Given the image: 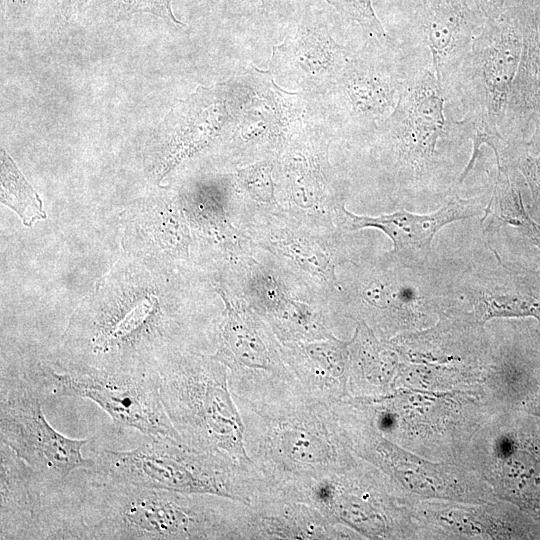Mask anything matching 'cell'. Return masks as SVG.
I'll use <instances>...</instances> for the list:
<instances>
[{"label": "cell", "instance_id": "cell-1", "mask_svg": "<svg viewBox=\"0 0 540 540\" xmlns=\"http://www.w3.org/2000/svg\"><path fill=\"white\" fill-rule=\"evenodd\" d=\"M81 539H243L248 505L209 494H186L88 479L79 488Z\"/></svg>", "mask_w": 540, "mask_h": 540}, {"label": "cell", "instance_id": "cell-2", "mask_svg": "<svg viewBox=\"0 0 540 540\" xmlns=\"http://www.w3.org/2000/svg\"><path fill=\"white\" fill-rule=\"evenodd\" d=\"M246 450L276 499L309 481L344 471L357 461L341 434L331 404L311 399L280 408H239Z\"/></svg>", "mask_w": 540, "mask_h": 540}, {"label": "cell", "instance_id": "cell-3", "mask_svg": "<svg viewBox=\"0 0 540 540\" xmlns=\"http://www.w3.org/2000/svg\"><path fill=\"white\" fill-rule=\"evenodd\" d=\"M92 458L94 464L84 475L95 481L216 495L247 505L273 498L258 468L243 467L170 437H148L131 450L102 449Z\"/></svg>", "mask_w": 540, "mask_h": 540}, {"label": "cell", "instance_id": "cell-4", "mask_svg": "<svg viewBox=\"0 0 540 540\" xmlns=\"http://www.w3.org/2000/svg\"><path fill=\"white\" fill-rule=\"evenodd\" d=\"M157 372L162 404L185 444L257 468L246 450L245 426L225 364L214 356L176 350Z\"/></svg>", "mask_w": 540, "mask_h": 540}, {"label": "cell", "instance_id": "cell-5", "mask_svg": "<svg viewBox=\"0 0 540 540\" xmlns=\"http://www.w3.org/2000/svg\"><path fill=\"white\" fill-rule=\"evenodd\" d=\"M448 97L430 63H414L396 106L373 137L400 182L423 187L447 163L444 143L459 146L471 138V122L447 116Z\"/></svg>", "mask_w": 540, "mask_h": 540}, {"label": "cell", "instance_id": "cell-6", "mask_svg": "<svg viewBox=\"0 0 540 540\" xmlns=\"http://www.w3.org/2000/svg\"><path fill=\"white\" fill-rule=\"evenodd\" d=\"M23 377L43 400L75 397L96 403L115 425L135 429L147 437L182 441L162 404L157 371L124 372L68 364L39 362Z\"/></svg>", "mask_w": 540, "mask_h": 540}, {"label": "cell", "instance_id": "cell-7", "mask_svg": "<svg viewBox=\"0 0 540 540\" xmlns=\"http://www.w3.org/2000/svg\"><path fill=\"white\" fill-rule=\"evenodd\" d=\"M414 61L389 36L369 37L352 52L334 84L318 99L331 129L373 137L393 112Z\"/></svg>", "mask_w": 540, "mask_h": 540}, {"label": "cell", "instance_id": "cell-8", "mask_svg": "<svg viewBox=\"0 0 540 540\" xmlns=\"http://www.w3.org/2000/svg\"><path fill=\"white\" fill-rule=\"evenodd\" d=\"M522 50L518 6L486 20L458 69L445 85L448 103L457 101L463 117L501 131Z\"/></svg>", "mask_w": 540, "mask_h": 540}, {"label": "cell", "instance_id": "cell-9", "mask_svg": "<svg viewBox=\"0 0 540 540\" xmlns=\"http://www.w3.org/2000/svg\"><path fill=\"white\" fill-rule=\"evenodd\" d=\"M396 485L378 468L358 458L350 468L309 481L291 501L306 503L362 538L407 535L410 518Z\"/></svg>", "mask_w": 540, "mask_h": 540}, {"label": "cell", "instance_id": "cell-10", "mask_svg": "<svg viewBox=\"0 0 540 540\" xmlns=\"http://www.w3.org/2000/svg\"><path fill=\"white\" fill-rule=\"evenodd\" d=\"M219 293L226 304V317L213 356L229 370L230 389L238 407L278 408L311 399L260 324Z\"/></svg>", "mask_w": 540, "mask_h": 540}, {"label": "cell", "instance_id": "cell-11", "mask_svg": "<svg viewBox=\"0 0 540 540\" xmlns=\"http://www.w3.org/2000/svg\"><path fill=\"white\" fill-rule=\"evenodd\" d=\"M79 489L52 482L0 442V539H80Z\"/></svg>", "mask_w": 540, "mask_h": 540}, {"label": "cell", "instance_id": "cell-12", "mask_svg": "<svg viewBox=\"0 0 540 540\" xmlns=\"http://www.w3.org/2000/svg\"><path fill=\"white\" fill-rule=\"evenodd\" d=\"M0 386V442L52 482L92 468L93 458L81 453L90 438H69L53 428L42 411L43 398L23 376L2 375Z\"/></svg>", "mask_w": 540, "mask_h": 540}, {"label": "cell", "instance_id": "cell-13", "mask_svg": "<svg viewBox=\"0 0 540 540\" xmlns=\"http://www.w3.org/2000/svg\"><path fill=\"white\" fill-rule=\"evenodd\" d=\"M340 431L353 454L382 471L402 491L427 497L459 501H485V495L471 491L469 479L454 468L426 463L404 451L378 432L360 413L348 406L336 412ZM478 489V488H475Z\"/></svg>", "mask_w": 540, "mask_h": 540}, {"label": "cell", "instance_id": "cell-14", "mask_svg": "<svg viewBox=\"0 0 540 540\" xmlns=\"http://www.w3.org/2000/svg\"><path fill=\"white\" fill-rule=\"evenodd\" d=\"M484 438L482 473L497 496L540 519V418L508 409Z\"/></svg>", "mask_w": 540, "mask_h": 540}, {"label": "cell", "instance_id": "cell-15", "mask_svg": "<svg viewBox=\"0 0 540 540\" xmlns=\"http://www.w3.org/2000/svg\"><path fill=\"white\" fill-rule=\"evenodd\" d=\"M243 96L244 83L238 75L211 87L199 86L178 101L159 125L168 169L214 141L230 137Z\"/></svg>", "mask_w": 540, "mask_h": 540}, {"label": "cell", "instance_id": "cell-16", "mask_svg": "<svg viewBox=\"0 0 540 540\" xmlns=\"http://www.w3.org/2000/svg\"><path fill=\"white\" fill-rule=\"evenodd\" d=\"M351 54L325 24L306 19L294 34L272 48L268 71L274 79L319 99L334 84Z\"/></svg>", "mask_w": 540, "mask_h": 540}, {"label": "cell", "instance_id": "cell-17", "mask_svg": "<svg viewBox=\"0 0 540 540\" xmlns=\"http://www.w3.org/2000/svg\"><path fill=\"white\" fill-rule=\"evenodd\" d=\"M418 15L421 40L444 88L469 51L481 21L466 0H422Z\"/></svg>", "mask_w": 540, "mask_h": 540}, {"label": "cell", "instance_id": "cell-18", "mask_svg": "<svg viewBox=\"0 0 540 540\" xmlns=\"http://www.w3.org/2000/svg\"><path fill=\"white\" fill-rule=\"evenodd\" d=\"M480 204L475 200L463 199L454 194L437 211L430 214H414L399 210L389 215L378 217L356 216L340 207L342 225L348 230L374 227L382 230L394 244L399 254H425L434 235L445 225L476 215Z\"/></svg>", "mask_w": 540, "mask_h": 540}, {"label": "cell", "instance_id": "cell-19", "mask_svg": "<svg viewBox=\"0 0 540 540\" xmlns=\"http://www.w3.org/2000/svg\"><path fill=\"white\" fill-rule=\"evenodd\" d=\"M281 353L312 400L333 404L349 396L350 341L329 336L322 341L288 345Z\"/></svg>", "mask_w": 540, "mask_h": 540}, {"label": "cell", "instance_id": "cell-20", "mask_svg": "<svg viewBox=\"0 0 540 540\" xmlns=\"http://www.w3.org/2000/svg\"><path fill=\"white\" fill-rule=\"evenodd\" d=\"M353 531L302 502L273 499L248 505L243 539H345Z\"/></svg>", "mask_w": 540, "mask_h": 540}, {"label": "cell", "instance_id": "cell-21", "mask_svg": "<svg viewBox=\"0 0 540 540\" xmlns=\"http://www.w3.org/2000/svg\"><path fill=\"white\" fill-rule=\"evenodd\" d=\"M517 6L522 50L501 127L512 142L524 141L527 120L540 105V0H521Z\"/></svg>", "mask_w": 540, "mask_h": 540}, {"label": "cell", "instance_id": "cell-22", "mask_svg": "<svg viewBox=\"0 0 540 540\" xmlns=\"http://www.w3.org/2000/svg\"><path fill=\"white\" fill-rule=\"evenodd\" d=\"M470 288L471 321L483 325L491 318H534L540 326V276L511 275L505 282Z\"/></svg>", "mask_w": 540, "mask_h": 540}, {"label": "cell", "instance_id": "cell-23", "mask_svg": "<svg viewBox=\"0 0 540 540\" xmlns=\"http://www.w3.org/2000/svg\"><path fill=\"white\" fill-rule=\"evenodd\" d=\"M516 177L514 171L509 169L497 170L486 215L492 214L501 222L514 227L540 256V223L526 210Z\"/></svg>", "mask_w": 540, "mask_h": 540}, {"label": "cell", "instance_id": "cell-24", "mask_svg": "<svg viewBox=\"0 0 540 540\" xmlns=\"http://www.w3.org/2000/svg\"><path fill=\"white\" fill-rule=\"evenodd\" d=\"M1 202L14 210L26 226L46 218L37 192L4 149H1Z\"/></svg>", "mask_w": 540, "mask_h": 540}, {"label": "cell", "instance_id": "cell-25", "mask_svg": "<svg viewBox=\"0 0 540 540\" xmlns=\"http://www.w3.org/2000/svg\"><path fill=\"white\" fill-rule=\"evenodd\" d=\"M506 165L513 166L525 180L531 195L530 211L540 220V154L530 153L522 142H511Z\"/></svg>", "mask_w": 540, "mask_h": 540}, {"label": "cell", "instance_id": "cell-26", "mask_svg": "<svg viewBox=\"0 0 540 540\" xmlns=\"http://www.w3.org/2000/svg\"><path fill=\"white\" fill-rule=\"evenodd\" d=\"M278 248L291 257L302 269L326 279L339 288L334 265L320 248L303 242H278Z\"/></svg>", "mask_w": 540, "mask_h": 540}, {"label": "cell", "instance_id": "cell-27", "mask_svg": "<svg viewBox=\"0 0 540 540\" xmlns=\"http://www.w3.org/2000/svg\"><path fill=\"white\" fill-rule=\"evenodd\" d=\"M273 165L269 161L247 166L237 172L242 188L255 200L274 202Z\"/></svg>", "mask_w": 540, "mask_h": 540}, {"label": "cell", "instance_id": "cell-28", "mask_svg": "<svg viewBox=\"0 0 540 540\" xmlns=\"http://www.w3.org/2000/svg\"><path fill=\"white\" fill-rule=\"evenodd\" d=\"M171 0H122L126 12L145 11L158 15L171 24L180 27L179 22L173 15L170 7Z\"/></svg>", "mask_w": 540, "mask_h": 540}, {"label": "cell", "instance_id": "cell-29", "mask_svg": "<svg viewBox=\"0 0 540 540\" xmlns=\"http://www.w3.org/2000/svg\"><path fill=\"white\" fill-rule=\"evenodd\" d=\"M532 154H540V105L527 120L525 140L522 142Z\"/></svg>", "mask_w": 540, "mask_h": 540}, {"label": "cell", "instance_id": "cell-30", "mask_svg": "<svg viewBox=\"0 0 540 540\" xmlns=\"http://www.w3.org/2000/svg\"><path fill=\"white\" fill-rule=\"evenodd\" d=\"M474 2L486 20L499 17L505 8V0H474Z\"/></svg>", "mask_w": 540, "mask_h": 540}, {"label": "cell", "instance_id": "cell-31", "mask_svg": "<svg viewBox=\"0 0 540 540\" xmlns=\"http://www.w3.org/2000/svg\"><path fill=\"white\" fill-rule=\"evenodd\" d=\"M523 410L540 418V393L528 402Z\"/></svg>", "mask_w": 540, "mask_h": 540}]
</instances>
